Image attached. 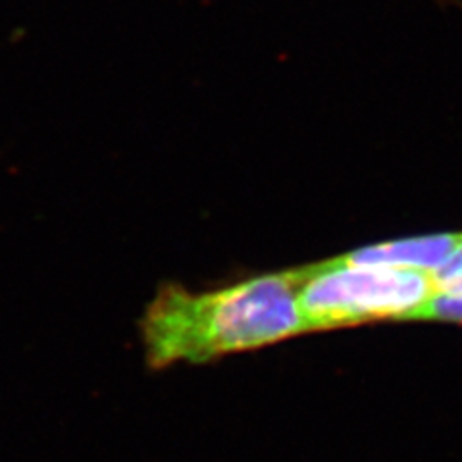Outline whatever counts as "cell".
I'll return each instance as SVG.
<instances>
[{"label":"cell","mask_w":462,"mask_h":462,"mask_svg":"<svg viewBox=\"0 0 462 462\" xmlns=\"http://www.w3.org/2000/svg\"><path fill=\"white\" fill-rule=\"evenodd\" d=\"M447 3H455L457 6H460V8H462V3H460V0H447Z\"/></svg>","instance_id":"cell-6"},{"label":"cell","mask_w":462,"mask_h":462,"mask_svg":"<svg viewBox=\"0 0 462 462\" xmlns=\"http://www.w3.org/2000/svg\"><path fill=\"white\" fill-rule=\"evenodd\" d=\"M420 322L462 324V297L436 295L422 312Z\"/></svg>","instance_id":"cell-4"},{"label":"cell","mask_w":462,"mask_h":462,"mask_svg":"<svg viewBox=\"0 0 462 462\" xmlns=\"http://www.w3.org/2000/svg\"><path fill=\"white\" fill-rule=\"evenodd\" d=\"M462 231H445L436 236L409 237L370 245L346 253L345 256L355 263H370V264H389V266H404L418 268L438 273L451 256L460 249Z\"/></svg>","instance_id":"cell-3"},{"label":"cell","mask_w":462,"mask_h":462,"mask_svg":"<svg viewBox=\"0 0 462 462\" xmlns=\"http://www.w3.org/2000/svg\"><path fill=\"white\" fill-rule=\"evenodd\" d=\"M295 270L302 331L420 322L438 295L433 272L355 263L345 254Z\"/></svg>","instance_id":"cell-2"},{"label":"cell","mask_w":462,"mask_h":462,"mask_svg":"<svg viewBox=\"0 0 462 462\" xmlns=\"http://www.w3.org/2000/svg\"><path fill=\"white\" fill-rule=\"evenodd\" d=\"M300 334L305 331L297 270L264 273L214 291L166 283L141 318L144 356L154 370L210 363Z\"/></svg>","instance_id":"cell-1"},{"label":"cell","mask_w":462,"mask_h":462,"mask_svg":"<svg viewBox=\"0 0 462 462\" xmlns=\"http://www.w3.org/2000/svg\"><path fill=\"white\" fill-rule=\"evenodd\" d=\"M438 295L462 297V245L441 270L436 273Z\"/></svg>","instance_id":"cell-5"}]
</instances>
